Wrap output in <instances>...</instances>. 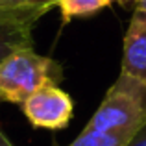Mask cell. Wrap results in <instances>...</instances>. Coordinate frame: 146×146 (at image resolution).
Listing matches in <instances>:
<instances>
[{
  "label": "cell",
  "instance_id": "obj_5",
  "mask_svg": "<svg viewBox=\"0 0 146 146\" xmlns=\"http://www.w3.org/2000/svg\"><path fill=\"white\" fill-rule=\"evenodd\" d=\"M120 72L146 83V13L139 9L133 11L124 35Z\"/></svg>",
  "mask_w": 146,
  "mask_h": 146
},
{
  "label": "cell",
  "instance_id": "obj_10",
  "mask_svg": "<svg viewBox=\"0 0 146 146\" xmlns=\"http://www.w3.org/2000/svg\"><path fill=\"white\" fill-rule=\"evenodd\" d=\"M0 146H15V144L9 141V137L4 133V129H2V128H0Z\"/></svg>",
  "mask_w": 146,
  "mask_h": 146
},
{
  "label": "cell",
  "instance_id": "obj_11",
  "mask_svg": "<svg viewBox=\"0 0 146 146\" xmlns=\"http://www.w3.org/2000/svg\"><path fill=\"white\" fill-rule=\"evenodd\" d=\"M135 9L146 13V0H135Z\"/></svg>",
  "mask_w": 146,
  "mask_h": 146
},
{
  "label": "cell",
  "instance_id": "obj_2",
  "mask_svg": "<svg viewBox=\"0 0 146 146\" xmlns=\"http://www.w3.org/2000/svg\"><path fill=\"white\" fill-rule=\"evenodd\" d=\"M63 68L56 59L33 48L19 50L0 61V102L22 106L26 98L46 83H59Z\"/></svg>",
  "mask_w": 146,
  "mask_h": 146
},
{
  "label": "cell",
  "instance_id": "obj_3",
  "mask_svg": "<svg viewBox=\"0 0 146 146\" xmlns=\"http://www.w3.org/2000/svg\"><path fill=\"white\" fill-rule=\"evenodd\" d=\"M22 113L33 128L57 131L72 120L74 102L57 83H46L22 102Z\"/></svg>",
  "mask_w": 146,
  "mask_h": 146
},
{
  "label": "cell",
  "instance_id": "obj_6",
  "mask_svg": "<svg viewBox=\"0 0 146 146\" xmlns=\"http://www.w3.org/2000/svg\"><path fill=\"white\" fill-rule=\"evenodd\" d=\"M129 0H57L56 7L59 9L63 24L70 22L72 19H82V17H91L113 4H122L126 6Z\"/></svg>",
  "mask_w": 146,
  "mask_h": 146
},
{
  "label": "cell",
  "instance_id": "obj_8",
  "mask_svg": "<svg viewBox=\"0 0 146 146\" xmlns=\"http://www.w3.org/2000/svg\"><path fill=\"white\" fill-rule=\"evenodd\" d=\"M57 0H0V11H28L39 9L48 13L52 7H56Z\"/></svg>",
  "mask_w": 146,
  "mask_h": 146
},
{
  "label": "cell",
  "instance_id": "obj_9",
  "mask_svg": "<svg viewBox=\"0 0 146 146\" xmlns=\"http://www.w3.org/2000/svg\"><path fill=\"white\" fill-rule=\"evenodd\" d=\"M128 146H146V124L129 139Z\"/></svg>",
  "mask_w": 146,
  "mask_h": 146
},
{
  "label": "cell",
  "instance_id": "obj_1",
  "mask_svg": "<svg viewBox=\"0 0 146 146\" xmlns=\"http://www.w3.org/2000/svg\"><path fill=\"white\" fill-rule=\"evenodd\" d=\"M146 124V83L128 74H118L107 89L102 104L87 126V131L131 133L135 135Z\"/></svg>",
  "mask_w": 146,
  "mask_h": 146
},
{
  "label": "cell",
  "instance_id": "obj_7",
  "mask_svg": "<svg viewBox=\"0 0 146 146\" xmlns=\"http://www.w3.org/2000/svg\"><path fill=\"white\" fill-rule=\"evenodd\" d=\"M131 133H100L83 129L68 146H128Z\"/></svg>",
  "mask_w": 146,
  "mask_h": 146
},
{
  "label": "cell",
  "instance_id": "obj_4",
  "mask_svg": "<svg viewBox=\"0 0 146 146\" xmlns=\"http://www.w3.org/2000/svg\"><path fill=\"white\" fill-rule=\"evenodd\" d=\"M44 11H0V61L19 50L33 48V26Z\"/></svg>",
  "mask_w": 146,
  "mask_h": 146
}]
</instances>
